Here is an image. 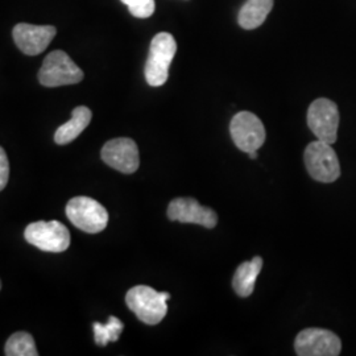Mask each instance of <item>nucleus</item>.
<instances>
[{
  "instance_id": "5",
  "label": "nucleus",
  "mask_w": 356,
  "mask_h": 356,
  "mask_svg": "<svg viewBox=\"0 0 356 356\" xmlns=\"http://www.w3.org/2000/svg\"><path fill=\"white\" fill-rule=\"evenodd\" d=\"M66 216L88 234H98L107 227L108 213L102 204L89 197H76L66 204Z\"/></svg>"
},
{
  "instance_id": "4",
  "label": "nucleus",
  "mask_w": 356,
  "mask_h": 356,
  "mask_svg": "<svg viewBox=\"0 0 356 356\" xmlns=\"http://www.w3.org/2000/svg\"><path fill=\"white\" fill-rule=\"evenodd\" d=\"M305 166L312 178L318 182L331 184L341 176V164L331 144L316 140L305 149Z\"/></svg>"
},
{
  "instance_id": "19",
  "label": "nucleus",
  "mask_w": 356,
  "mask_h": 356,
  "mask_svg": "<svg viewBox=\"0 0 356 356\" xmlns=\"http://www.w3.org/2000/svg\"><path fill=\"white\" fill-rule=\"evenodd\" d=\"M10 178V163L6 151L0 147V191L7 186Z\"/></svg>"
},
{
  "instance_id": "1",
  "label": "nucleus",
  "mask_w": 356,
  "mask_h": 356,
  "mask_svg": "<svg viewBox=\"0 0 356 356\" xmlns=\"http://www.w3.org/2000/svg\"><path fill=\"white\" fill-rule=\"evenodd\" d=\"M170 298L168 292H157L151 286L138 285L128 291L126 302L131 312L147 325L160 323L168 313L166 301Z\"/></svg>"
},
{
  "instance_id": "9",
  "label": "nucleus",
  "mask_w": 356,
  "mask_h": 356,
  "mask_svg": "<svg viewBox=\"0 0 356 356\" xmlns=\"http://www.w3.org/2000/svg\"><path fill=\"white\" fill-rule=\"evenodd\" d=\"M294 350L300 356H337L342 351V342L332 331L305 329L297 335Z\"/></svg>"
},
{
  "instance_id": "2",
  "label": "nucleus",
  "mask_w": 356,
  "mask_h": 356,
  "mask_svg": "<svg viewBox=\"0 0 356 356\" xmlns=\"http://www.w3.org/2000/svg\"><path fill=\"white\" fill-rule=\"evenodd\" d=\"M177 51V42L170 33L161 32L153 38L145 64V79L149 86H163L169 76V66Z\"/></svg>"
},
{
  "instance_id": "15",
  "label": "nucleus",
  "mask_w": 356,
  "mask_h": 356,
  "mask_svg": "<svg viewBox=\"0 0 356 356\" xmlns=\"http://www.w3.org/2000/svg\"><path fill=\"white\" fill-rule=\"evenodd\" d=\"M273 8V0H247L238 16L239 26L244 29H254L261 26Z\"/></svg>"
},
{
  "instance_id": "3",
  "label": "nucleus",
  "mask_w": 356,
  "mask_h": 356,
  "mask_svg": "<svg viewBox=\"0 0 356 356\" xmlns=\"http://www.w3.org/2000/svg\"><path fill=\"white\" fill-rule=\"evenodd\" d=\"M83 72L64 51L49 53L38 72V81L45 88L76 85L83 79Z\"/></svg>"
},
{
  "instance_id": "16",
  "label": "nucleus",
  "mask_w": 356,
  "mask_h": 356,
  "mask_svg": "<svg viewBox=\"0 0 356 356\" xmlns=\"http://www.w3.org/2000/svg\"><path fill=\"white\" fill-rule=\"evenodd\" d=\"M7 356H38V348L33 337L26 331L15 332L6 343L4 350Z\"/></svg>"
},
{
  "instance_id": "10",
  "label": "nucleus",
  "mask_w": 356,
  "mask_h": 356,
  "mask_svg": "<svg viewBox=\"0 0 356 356\" xmlns=\"http://www.w3.org/2000/svg\"><path fill=\"white\" fill-rule=\"evenodd\" d=\"M102 160L118 172L124 175L135 173L140 165L139 148L128 138H118L107 141L102 148Z\"/></svg>"
},
{
  "instance_id": "21",
  "label": "nucleus",
  "mask_w": 356,
  "mask_h": 356,
  "mask_svg": "<svg viewBox=\"0 0 356 356\" xmlns=\"http://www.w3.org/2000/svg\"><path fill=\"white\" fill-rule=\"evenodd\" d=\"M0 289H1V282H0Z\"/></svg>"
},
{
  "instance_id": "7",
  "label": "nucleus",
  "mask_w": 356,
  "mask_h": 356,
  "mask_svg": "<svg viewBox=\"0 0 356 356\" xmlns=\"http://www.w3.org/2000/svg\"><path fill=\"white\" fill-rule=\"evenodd\" d=\"M307 126L318 140L334 144L339 127L338 106L326 98L314 101L307 110Z\"/></svg>"
},
{
  "instance_id": "6",
  "label": "nucleus",
  "mask_w": 356,
  "mask_h": 356,
  "mask_svg": "<svg viewBox=\"0 0 356 356\" xmlns=\"http://www.w3.org/2000/svg\"><path fill=\"white\" fill-rule=\"evenodd\" d=\"M26 242L45 252H64L70 245V232L57 220L31 223L24 232Z\"/></svg>"
},
{
  "instance_id": "12",
  "label": "nucleus",
  "mask_w": 356,
  "mask_h": 356,
  "mask_svg": "<svg viewBox=\"0 0 356 356\" xmlns=\"http://www.w3.org/2000/svg\"><path fill=\"white\" fill-rule=\"evenodd\" d=\"M57 33L53 26H33L20 23L13 28V41L26 56H38L45 51Z\"/></svg>"
},
{
  "instance_id": "20",
  "label": "nucleus",
  "mask_w": 356,
  "mask_h": 356,
  "mask_svg": "<svg viewBox=\"0 0 356 356\" xmlns=\"http://www.w3.org/2000/svg\"><path fill=\"white\" fill-rule=\"evenodd\" d=\"M248 156H250V159L256 160V159H257V151H251V152H248Z\"/></svg>"
},
{
  "instance_id": "13",
  "label": "nucleus",
  "mask_w": 356,
  "mask_h": 356,
  "mask_svg": "<svg viewBox=\"0 0 356 356\" xmlns=\"http://www.w3.org/2000/svg\"><path fill=\"white\" fill-rule=\"evenodd\" d=\"M92 114L90 108L85 106H78L73 110L72 119L56 131L54 141L58 145H65L76 140V138L89 126Z\"/></svg>"
},
{
  "instance_id": "8",
  "label": "nucleus",
  "mask_w": 356,
  "mask_h": 356,
  "mask_svg": "<svg viewBox=\"0 0 356 356\" xmlns=\"http://www.w3.org/2000/svg\"><path fill=\"white\" fill-rule=\"evenodd\" d=\"M229 132L235 145L245 153L257 151L260 147H263L267 138L263 122L248 111L238 113L232 118Z\"/></svg>"
},
{
  "instance_id": "14",
  "label": "nucleus",
  "mask_w": 356,
  "mask_h": 356,
  "mask_svg": "<svg viewBox=\"0 0 356 356\" xmlns=\"http://www.w3.org/2000/svg\"><path fill=\"white\" fill-rule=\"evenodd\" d=\"M263 259L260 256H254L251 261L242 263L232 279V286L234 291L241 297H250L254 289L256 279L263 268Z\"/></svg>"
},
{
  "instance_id": "18",
  "label": "nucleus",
  "mask_w": 356,
  "mask_h": 356,
  "mask_svg": "<svg viewBox=\"0 0 356 356\" xmlns=\"http://www.w3.org/2000/svg\"><path fill=\"white\" fill-rule=\"evenodd\" d=\"M129 10V13L135 17L147 19L151 17L154 13V0H122Z\"/></svg>"
},
{
  "instance_id": "11",
  "label": "nucleus",
  "mask_w": 356,
  "mask_h": 356,
  "mask_svg": "<svg viewBox=\"0 0 356 356\" xmlns=\"http://www.w3.org/2000/svg\"><path fill=\"white\" fill-rule=\"evenodd\" d=\"M168 218L173 222L194 223L206 229H214L218 216L210 207H204L194 198H176L168 207Z\"/></svg>"
},
{
  "instance_id": "17",
  "label": "nucleus",
  "mask_w": 356,
  "mask_h": 356,
  "mask_svg": "<svg viewBox=\"0 0 356 356\" xmlns=\"http://www.w3.org/2000/svg\"><path fill=\"white\" fill-rule=\"evenodd\" d=\"M94 335H95V343L98 346H107L108 342H116L123 332L124 325L123 322L116 317H110L106 325L94 322Z\"/></svg>"
}]
</instances>
